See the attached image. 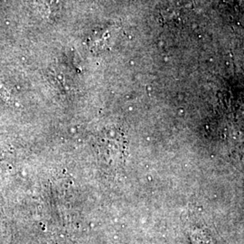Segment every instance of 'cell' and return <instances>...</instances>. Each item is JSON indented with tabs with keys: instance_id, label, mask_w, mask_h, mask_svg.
Returning <instances> with one entry per match:
<instances>
[{
	"instance_id": "cell-1",
	"label": "cell",
	"mask_w": 244,
	"mask_h": 244,
	"mask_svg": "<svg viewBox=\"0 0 244 244\" xmlns=\"http://www.w3.org/2000/svg\"><path fill=\"white\" fill-rule=\"evenodd\" d=\"M101 159L110 166L123 164L125 159V138L118 131L109 130L101 136Z\"/></svg>"
}]
</instances>
